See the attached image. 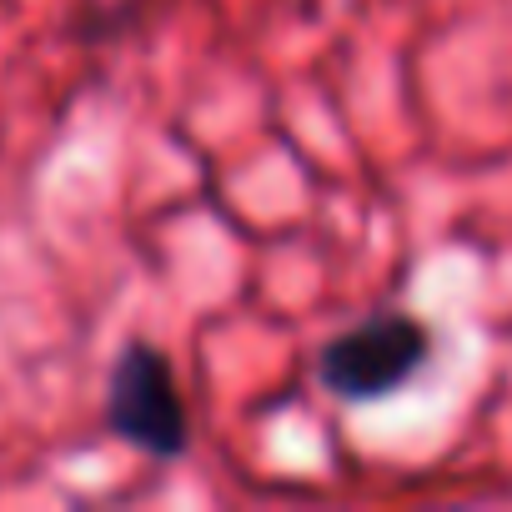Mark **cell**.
Here are the masks:
<instances>
[{
  "mask_svg": "<svg viewBox=\"0 0 512 512\" xmlns=\"http://www.w3.org/2000/svg\"><path fill=\"white\" fill-rule=\"evenodd\" d=\"M427 327L412 322V317H372L352 332H342L322 362H317V377L327 392L347 397V402H372V397H387L397 392L422 362H427Z\"/></svg>",
  "mask_w": 512,
  "mask_h": 512,
  "instance_id": "obj_1",
  "label": "cell"
},
{
  "mask_svg": "<svg viewBox=\"0 0 512 512\" xmlns=\"http://www.w3.org/2000/svg\"><path fill=\"white\" fill-rule=\"evenodd\" d=\"M111 427L151 452V457H181L186 452V407L176 397V377L171 362L156 347H126V357L111 372V407H106Z\"/></svg>",
  "mask_w": 512,
  "mask_h": 512,
  "instance_id": "obj_2",
  "label": "cell"
}]
</instances>
